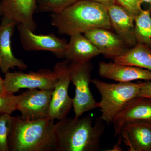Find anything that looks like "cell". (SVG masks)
Returning a JSON list of instances; mask_svg holds the SVG:
<instances>
[{
  "mask_svg": "<svg viewBox=\"0 0 151 151\" xmlns=\"http://www.w3.org/2000/svg\"><path fill=\"white\" fill-rule=\"evenodd\" d=\"M37 9L35 0H1L0 17L8 18L35 32L37 25L34 14Z\"/></svg>",
  "mask_w": 151,
  "mask_h": 151,
  "instance_id": "13",
  "label": "cell"
},
{
  "mask_svg": "<svg viewBox=\"0 0 151 151\" xmlns=\"http://www.w3.org/2000/svg\"><path fill=\"white\" fill-rule=\"evenodd\" d=\"M18 24L8 18L2 17L0 24V68L4 74L15 67L21 70L27 68L24 61L14 56L11 47V38Z\"/></svg>",
  "mask_w": 151,
  "mask_h": 151,
  "instance_id": "11",
  "label": "cell"
},
{
  "mask_svg": "<svg viewBox=\"0 0 151 151\" xmlns=\"http://www.w3.org/2000/svg\"><path fill=\"white\" fill-rule=\"evenodd\" d=\"M106 29L98 28L84 33L106 58L114 60L127 52L130 48L116 33Z\"/></svg>",
  "mask_w": 151,
  "mask_h": 151,
  "instance_id": "12",
  "label": "cell"
},
{
  "mask_svg": "<svg viewBox=\"0 0 151 151\" xmlns=\"http://www.w3.org/2000/svg\"><path fill=\"white\" fill-rule=\"evenodd\" d=\"M111 28L129 48L137 43L134 34L135 18L117 3L107 7Z\"/></svg>",
  "mask_w": 151,
  "mask_h": 151,
  "instance_id": "15",
  "label": "cell"
},
{
  "mask_svg": "<svg viewBox=\"0 0 151 151\" xmlns=\"http://www.w3.org/2000/svg\"><path fill=\"white\" fill-rule=\"evenodd\" d=\"M50 17L52 25L60 34L70 36L95 29L112 28L107 8L88 0H78Z\"/></svg>",
  "mask_w": 151,
  "mask_h": 151,
  "instance_id": "2",
  "label": "cell"
},
{
  "mask_svg": "<svg viewBox=\"0 0 151 151\" xmlns=\"http://www.w3.org/2000/svg\"><path fill=\"white\" fill-rule=\"evenodd\" d=\"M13 119L10 114H0V151H9V138Z\"/></svg>",
  "mask_w": 151,
  "mask_h": 151,
  "instance_id": "21",
  "label": "cell"
},
{
  "mask_svg": "<svg viewBox=\"0 0 151 151\" xmlns=\"http://www.w3.org/2000/svg\"><path fill=\"white\" fill-rule=\"evenodd\" d=\"M70 37L64 55L68 62H87L101 55L100 51L84 35L77 34Z\"/></svg>",
  "mask_w": 151,
  "mask_h": 151,
  "instance_id": "17",
  "label": "cell"
},
{
  "mask_svg": "<svg viewBox=\"0 0 151 151\" xmlns=\"http://www.w3.org/2000/svg\"><path fill=\"white\" fill-rule=\"evenodd\" d=\"M52 90L27 89L17 95L16 109L24 120H35L48 118Z\"/></svg>",
  "mask_w": 151,
  "mask_h": 151,
  "instance_id": "8",
  "label": "cell"
},
{
  "mask_svg": "<svg viewBox=\"0 0 151 151\" xmlns=\"http://www.w3.org/2000/svg\"><path fill=\"white\" fill-rule=\"evenodd\" d=\"M69 62L66 60L57 63L53 71L58 80L53 90L48 119L60 120L67 117L73 107V98L68 95L71 80L69 70Z\"/></svg>",
  "mask_w": 151,
  "mask_h": 151,
  "instance_id": "6",
  "label": "cell"
},
{
  "mask_svg": "<svg viewBox=\"0 0 151 151\" xmlns=\"http://www.w3.org/2000/svg\"><path fill=\"white\" fill-rule=\"evenodd\" d=\"M134 122L151 123V98L138 96L127 103L112 122L115 137L120 136L124 125Z\"/></svg>",
  "mask_w": 151,
  "mask_h": 151,
  "instance_id": "10",
  "label": "cell"
},
{
  "mask_svg": "<svg viewBox=\"0 0 151 151\" xmlns=\"http://www.w3.org/2000/svg\"><path fill=\"white\" fill-rule=\"evenodd\" d=\"M17 95L7 93L0 94V114L11 115L16 110Z\"/></svg>",
  "mask_w": 151,
  "mask_h": 151,
  "instance_id": "22",
  "label": "cell"
},
{
  "mask_svg": "<svg viewBox=\"0 0 151 151\" xmlns=\"http://www.w3.org/2000/svg\"><path fill=\"white\" fill-rule=\"evenodd\" d=\"M134 34L137 43L151 49V16L148 10H143L135 18Z\"/></svg>",
  "mask_w": 151,
  "mask_h": 151,
  "instance_id": "19",
  "label": "cell"
},
{
  "mask_svg": "<svg viewBox=\"0 0 151 151\" xmlns=\"http://www.w3.org/2000/svg\"><path fill=\"white\" fill-rule=\"evenodd\" d=\"M19 37L23 48L28 51H47L59 58H64L68 42L54 34L37 35L23 25L17 26Z\"/></svg>",
  "mask_w": 151,
  "mask_h": 151,
  "instance_id": "9",
  "label": "cell"
},
{
  "mask_svg": "<svg viewBox=\"0 0 151 151\" xmlns=\"http://www.w3.org/2000/svg\"><path fill=\"white\" fill-rule=\"evenodd\" d=\"M119 136L129 151H151V123H128L122 128Z\"/></svg>",
  "mask_w": 151,
  "mask_h": 151,
  "instance_id": "16",
  "label": "cell"
},
{
  "mask_svg": "<svg viewBox=\"0 0 151 151\" xmlns=\"http://www.w3.org/2000/svg\"><path fill=\"white\" fill-rule=\"evenodd\" d=\"M93 68L91 61L69 63L70 80L75 86V97L73 98L75 118H80L86 112L99 108V103L94 99L89 87Z\"/></svg>",
  "mask_w": 151,
  "mask_h": 151,
  "instance_id": "5",
  "label": "cell"
},
{
  "mask_svg": "<svg viewBox=\"0 0 151 151\" xmlns=\"http://www.w3.org/2000/svg\"><path fill=\"white\" fill-rule=\"evenodd\" d=\"M139 96L151 98V81H145Z\"/></svg>",
  "mask_w": 151,
  "mask_h": 151,
  "instance_id": "24",
  "label": "cell"
},
{
  "mask_svg": "<svg viewBox=\"0 0 151 151\" xmlns=\"http://www.w3.org/2000/svg\"><path fill=\"white\" fill-rule=\"evenodd\" d=\"M89 114L82 118L65 117L55 124L57 151H98L105 131V123L100 117L93 124Z\"/></svg>",
  "mask_w": 151,
  "mask_h": 151,
  "instance_id": "1",
  "label": "cell"
},
{
  "mask_svg": "<svg viewBox=\"0 0 151 151\" xmlns=\"http://www.w3.org/2000/svg\"><path fill=\"white\" fill-rule=\"evenodd\" d=\"M4 80L7 93L14 94L22 89L53 90L58 78L54 71L42 68L27 73L9 71Z\"/></svg>",
  "mask_w": 151,
  "mask_h": 151,
  "instance_id": "7",
  "label": "cell"
},
{
  "mask_svg": "<svg viewBox=\"0 0 151 151\" xmlns=\"http://www.w3.org/2000/svg\"><path fill=\"white\" fill-rule=\"evenodd\" d=\"M91 1L99 3L105 6L106 8L114 3H116L115 0H88Z\"/></svg>",
  "mask_w": 151,
  "mask_h": 151,
  "instance_id": "25",
  "label": "cell"
},
{
  "mask_svg": "<svg viewBox=\"0 0 151 151\" xmlns=\"http://www.w3.org/2000/svg\"><path fill=\"white\" fill-rule=\"evenodd\" d=\"M142 4L145 3L149 5V9H148L151 16V0H140Z\"/></svg>",
  "mask_w": 151,
  "mask_h": 151,
  "instance_id": "27",
  "label": "cell"
},
{
  "mask_svg": "<svg viewBox=\"0 0 151 151\" xmlns=\"http://www.w3.org/2000/svg\"><path fill=\"white\" fill-rule=\"evenodd\" d=\"M55 124L48 118L29 120L14 117L9 138V151L55 150Z\"/></svg>",
  "mask_w": 151,
  "mask_h": 151,
  "instance_id": "3",
  "label": "cell"
},
{
  "mask_svg": "<svg viewBox=\"0 0 151 151\" xmlns=\"http://www.w3.org/2000/svg\"><path fill=\"white\" fill-rule=\"evenodd\" d=\"M144 82L108 83L97 78H92L91 83L101 95L99 108L100 118L107 125L112 124L113 119L127 103L139 96Z\"/></svg>",
  "mask_w": 151,
  "mask_h": 151,
  "instance_id": "4",
  "label": "cell"
},
{
  "mask_svg": "<svg viewBox=\"0 0 151 151\" xmlns=\"http://www.w3.org/2000/svg\"><path fill=\"white\" fill-rule=\"evenodd\" d=\"M98 73L102 78L119 82H129L139 80L151 81L150 70L114 62L99 63Z\"/></svg>",
  "mask_w": 151,
  "mask_h": 151,
  "instance_id": "14",
  "label": "cell"
},
{
  "mask_svg": "<svg viewBox=\"0 0 151 151\" xmlns=\"http://www.w3.org/2000/svg\"><path fill=\"white\" fill-rule=\"evenodd\" d=\"M116 3L134 17L140 13L142 3L140 0H115Z\"/></svg>",
  "mask_w": 151,
  "mask_h": 151,
  "instance_id": "23",
  "label": "cell"
},
{
  "mask_svg": "<svg viewBox=\"0 0 151 151\" xmlns=\"http://www.w3.org/2000/svg\"><path fill=\"white\" fill-rule=\"evenodd\" d=\"M4 85V80L0 76V94H7Z\"/></svg>",
  "mask_w": 151,
  "mask_h": 151,
  "instance_id": "26",
  "label": "cell"
},
{
  "mask_svg": "<svg viewBox=\"0 0 151 151\" xmlns=\"http://www.w3.org/2000/svg\"><path fill=\"white\" fill-rule=\"evenodd\" d=\"M113 60L118 64L136 66L151 71V49L145 45L137 43Z\"/></svg>",
  "mask_w": 151,
  "mask_h": 151,
  "instance_id": "18",
  "label": "cell"
},
{
  "mask_svg": "<svg viewBox=\"0 0 151 151\" xmlns=\"http://www.w3.org/2000/svg\"><path fill=\"white\" fill-rule=\"evenodd\" d=\"M37 7L43 12L57 13L78 0H35Z\"/></svg>",
  "mask_w": 151,
  "mask_h": 151,
  "instance_id": "20",
  "label": "cell"
}]
</instances>
